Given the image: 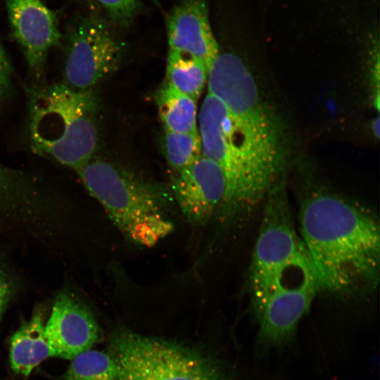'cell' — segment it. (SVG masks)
Returning a JSON list of instances; mask_svg holds the SVG:
<instances>
[{
  "instance_id": "cell-17",
  "label": "cell",
  "mask_w": 380,
  "mask_h": 380,
  "mask_svg": "<svg viewBox=\"0 0 380 380\" xmlns=\"http://www.w3.org/2000/svg\"><path fill=\"white\" fill-rule=\"evenodd\" d=\"M118 373L110 353L89 349L71 360L64 380H116Z\"/></svg>"
},
{
  "instance_id": "cell-23",
  "label": "cell",
  "mask_w": 380,
  "mask_h": 380,
  "mask_svg": "<svg viewBox=\"0 0 380 380\" xmlns=\"http://www.w3.org/2000/svg\"><path fill=\"white\" fill-rule=\"evenodd\" d=\"M372 128V132L376 135V138H379V117L376 118V119L373 121Z\"/></svg>"
},
{
  "instance_id": "cell-3",
  "label": "cell",
  "mask_w": 380,
  "mask_h": 380,
  "mask_svg": "<svg viewBox=\"0 0 380 380\" xmlns=\"http://www.w3.org/2000/svg\"><path fill=\"white\" fill-rule=\"evenodd\" d=\"M115 226L137 245L151 247L172 232L171 191L113 163L91 158L76 170Z\"/></svg>"
},
{
  "instance_id": "cell-24",
  "label": "cell",
  "mask_w": 380,
  "mask_h": 380,
  "mask_svg": "<svg viewBox=\"0 0 380 380\" xmlns=\"http://www.w3.org/2000/svg\"><path fill=\"white\" fill-rule=\"evenodd\" d=\"M91 4H92L93 0H87Z\"/></svg>"
},
{
  "instance_id": "cell-11",
  "label": "cell",
  "mask_w": 380,
  "mask_h": 380,
  "mask_svg": "<svg viewBox=\"0 0 380 380\" xmlns=\"http://www.w3.org/2000/svg\"><path fill=\"white\" fill-rule=\"evenodd\" d=\"M14 38L20 45L30 71H44L49 50L61 37L54 13L41 0H6Z\"/></svg>"
},
{
  "instance_id": "cell-2",
  "label": "cell",
  "mask_w": 380,
  "mask_h": 380,
  "mask_svg": "<svg viewBox=\"0 0 380 380\" xmlns=\"http://www.w3.org/2000/svg\"><path fill=\"white\" fill-rule=\"evenodd\" d=\"M299 234L319 290L348 295L374 289L380 267V230L367 208L317 191L299 210Z\"/></svg>"
},
{
  "instance_id": "cell-7",
  "label": "cell",
  "mask_w": 380,
  "mask_h": 380,
  "mask_svg": "<svg viewBox=\"0 0 380 380\" xmlns=\"http://www.w3.org/2000/svg\"><path fill=\"white\" fill-rule=\"evenodd\" d=\"M122 51L103 20L94 15L82 17L69 32L63 83L76 90L92 89L115 70Z\"/></svg>"
},
{
  "instance_id": "cell-14",
  "label": "cell",
  "mask_w": 380,
  "mask_h": 380,
  "mask_svg": "<svg viewBox=\"0 0 380 380\" xmlns=\"http://www.w3.org/2000/svg\"><path fill=\"white\" fill-rule=\"evenodd\" d=\"M51 357L41 313H35L15 332L10 343V362L14 372L27 376L32 369Z\"/></svg>"
},
{
  "instance_id": "cell-9",
  "label": "cell",
  "mask_w": 380,
  "mask_h": 380,
  "mask_svg": "<svg viewBox=\"0 0 380 380\" xmlns=\"http://www.w3.org/2000/svg\"><path fill=\"white\" fill-rule=\"evenodd\" d=\"M225 189L221 167L201 155L187 167L175 171L170 191L187 221L201 226L208 222L220 208Z\"/></svg>"
},
{
  "instance_id": "cell-13",
  "label": "cell",
  "mask_w": 380,
  "mask_h": 380,
  "mask_svg": "<svg viewBox=\"0 0 380 380\" xmlns=\"http://www.w3.org/2000/svg\"><path fill=\"white\" fill-rule=\"evenodd\" d=\"M39 197L30 177L0 163V215L32 221L42 211V200Z\"/></svg>"
},
{
  "instance_id": "cell-21",
  "label": "cell",
  "mask_w": 380,
  "mask_h": 380,
  "mask_svg": "<svg viewBox=\"0 0 380 380\" xmlns=\"http://www.w3.org/2000/svg\"><path fill=\"white\" fill-rule=\"evenodd\" d=\"M0 71L10 77L11 68L8 58L0 42Z\"/></svg>"
},
{
  "instance_id": "cell-8",
  "label": "cell",
  "mask_w": 380,
  "mask_h": 380,
  "mask_svg": "<svg viewBox=\"0 0 380 380\" xmlns=\"http://www.w3.org/2000/svg\"><path fill=\"white\" fill-rule=\"evenodd\" d=\"M318 291L312 272L295 276L272 291L253 311L259 326V343L268 348L289 343Z\"/></svg>"
},
{
  "instance_id": "cell-15",
  "label": "cell",
  "mask_w": 380,
  "mask_h": 380,
  "mask_svg": "<svg viewBox=\"0 0 380 380\" xmlns=\"http://www.w3.org/2000/svg\"><path fill=\"white\" fill-rule=\"evenodd\" d=\"M157 104L165 131L182 133L197 131L196 100L165 83L158 94Z\"/></svg>"
},
{
  "instance_id": "cell-4",
  "label": "cell",
  "mask_w": 380,
  "mask_h": 380,
  "mask_svg": "<svg viewBox=\"0 0 380 380\" xmlns=\"http://www.w3.org/2000/svg\"><path fill=\"white\" fill-rule=\"evenodd\" d=\"M30 137L37 154L77 170L93 158L98 145L97 102L92 89L64 83L30 91Z\"/></svg>"
},
{
  "instance_id": "cell-6",
  "label": "cell",
  "mask_w": 380,
  "mask_h": 380,
  "mask_svg": "<svg viewBox=\"0 0 380 380\" xmlns=\"http://www.w3.org/2000/svg\"><path fill=\"white\" fill-rule=\"evenodd\" d=\"M116 380H233L222 365L193 348L127 329L112 336Z\"/></svg>"
},
{
  "instance_id": "cell-10",
  "label": "cell",
  "mask_w": 380,
  "mask_h": 380,
  "mask_svg": "<svg viewBox=\"0 0 380 380\" xmlns=\"http://www.w3.org/2000/svg\"><path fill=\"white\" fill-rule=\"evenodd\" d=\"M51 357L71 360L91 349L100 336L99 324L88 308L70 293L56 298L44 324Z\"/></svg>"
},
{
  "instance_id": "cell-20",
  "label": "cell",
  "mask_w": 380,
  "mask_h": 380,
  "mask_svg": "<svg viewBox=\"0 0 380 380\" xmlns=\"http://www.w3.org/2000/svg\"><path fill=\"white\" fill-rule=\"evenodd\" d=\"M15 290L13 279L0 265V321Z\"/></svg>"
},
{
  "instance_id": "cell-18",
  "label": "cell",
  "mask_w": 380,
  "mask_h": 380,
  "mask_svg": "<svg viewBox=\"0 0 380 380\" xmlns=\"http://www.w3.org/2000/svg\"><path fill=\"white\" fill-rule=\"evenodd\" d=\"M165 132V155L169 165L175 171L187 167L202 155L201 141L198 131Z\"/></svg>"
},
{
  "instance_id": "cell-22",
  "label": "cell",
  "mask_w": 380,
  "mask_h": 380,
  "mask_svg": "<svg viewBox=\"0 0 380 380\" xmlns=\"http://www.w3.org/2000/svg\"><path fill=\"white\" fill-rule=\"evenodd\" d=\"M9 77L0 71V103L9 87Z\"/></svg>"
},
{
  "instance_id": "cell-1",
  "label": "cell",
  "mask_w": 380,
  "mask_h": 380,
  "mask_svg": "<svg viewBox=\"0 0 380 380\" xmlns=\"http://www.w3.org/2000/svg\"><path fill=\"white\" fill-rule=\"evenodd\" d=\"M198 119L202 155L225 178L222 217L251 213L281 180L286 148L281 122L244 63L229 61L210 73Z\"/></svg>"
},
{
  "instance_id": "cell-19",
  "label": "cell",
  "mask_w": 380,
  "mask_h": 380,
  "mask_svg": "<svg viewBox=\"0 0 380 380\" xmlns=\"http://www.w3.org/2000/svg\"><path fill=\"white\" fill-rule=\"evenodd\" d=\"M110 20L120 27L128 26L139 10V0H96Z\"/></svg>"
},
{
  "instance_id": "cell-12",
  "label": "cell",
  "mask_w": 380,
  "mask_h": 380,
  "mask_svg": "<svg viewBox=\"0 0 380 380\" xmlns=\"http://www.w3.org/2000/svg\"><path fill=\"white\" fill-rule=\"evenodd\" d=\"M166 25L169 51L196 57L209 69L220 51L205 1L182 0L169 13Z\"/></svg>"
},
{
  "instance_id": "cell-16",
  "label": "cell",
  "mask_w": 380,
  "mask_h": 380,
  "mask_svg": "<svg viewBox=\"0 0 380 380\" xmlns=\"http://www.w3.org/2000/svg\"><path fill=\"white\" fill-rule=\"evenodd\" d=\"M208 72L205 64L197 58L168 51L166 83L179 92L197 101L207 82Z\"/></svg>"
},
{
  "instance_id": "cell-5",
  "label": "cell",
  "mask_w": 380,
  "mask_h": 380,
  "mask_svg": "<svg viewBox=\"0 0 380 380\" xmlns=\"http://www.w3.org/2000/svg\"><path fill=\"white\" fill-rule=\"evenodd\" d=\"M262 204L260 226L248 272L252 311L291 278L308 270L313 271L296 230L281 180L270 190Z\"/></svg>"
}]
</instances>
